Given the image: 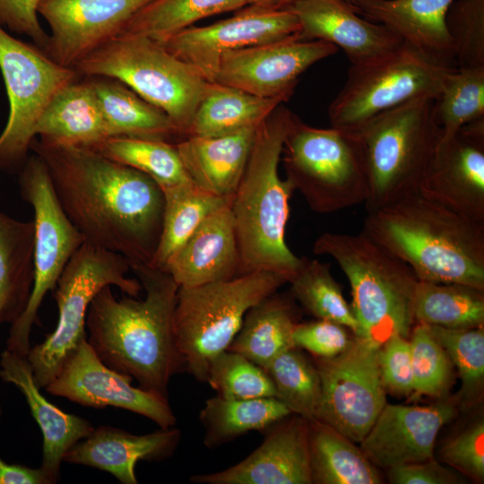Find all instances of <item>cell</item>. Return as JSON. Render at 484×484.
Wrapping results in <instances>:
<instances>
[{
  "mask_svg": "<svg viewBox=\"0 0 484 484\" xmlns=\"http://www.w3.org/2000/svg\"><path fill=\"white\" fill-rule=\"evenodd\" d=\"M56 196L86 243L150 264L162 230L165 199L150 177L91 149L34 138Z\"/></svg>",
  "mask_w": 484,
  "mask_h": 484,
  "instance_id": "1",
  "label": "cell"
},
{
  "mask_svg": "<svg viewBox=\"0 0 484 484\" xmlns=\"http://www.w3.org/2000/svg\"><path fill=\"white\" fill-rule=\"evenodd\" d=\"M129 265L145 291L144 298H117L111 286L101 289L87 311V341L108 367L168 398L171 377L185 370L173 331L179 287L161 269Z\"/></svg>",
  "mask_w": 484,
  "mask_h": 484,
  "instance_id": "2",
  "label": "cell"
},
{
  "mask_svg": "<svg viewBox=\"0 0 484 484\" xmlns=\"http://www.w3.org/2000/svg\"><path fill=\"white\" fill-rule=\"evenodd\" d=\"M361 233L406 264L419 281L484 290V221L416 193L368 212Z\"/></svg>",
  "mask_w": 484,
  "mask_h": 484,
  "instance_id": "3",
  "label": "cell"
},
{
  "mask_svg": "<svg viewBox=\"0 0 484 484\" xmlns=\"http://www.w3.org/2000/svg\"><path fill=\"white\" fill-rule=\"evenodd\" d=\"M293 113L279 105L257 127L249 158L231 199L238 253V276L272 272L290 278L297 256L285 240L289 201L295 191L279 175L283 142Z\"/></svg>",
  "mask_w": 484,
  "mask_h": 484,
  "instance_id": "4",
  "label": "cell"
},
{
  "mask_svg": "<svg viewBox=\"0 0 484 484\" xmlns=\"http://www.w3.org/2000/svg\"><path fill=\"white\" fill-rule=\"evenodd\" d=\"M315 255L333 258L349 280L359 336L380 348L391 337L410 338L418 279L403 262L364 234H321Z\"/></svg>",
  "mask_w": 484,
  "mask_h": 484,
  "instance_id": "5",
  "label": "cell"
},
{
  "mask_svg": "<svg viewBox=\"0 0 484 484\" xmlns=\"http://www.w3.org/2000/svg\"><path fill=\"white\" fill-rule=\"evenodd\" d=\"M434 99H411L356 131L367 177V213L419 193L441 140Z\"/></svg>",
  "mask_w": 484,
  "mask_h": 484,
  "instance_id": "6",
  "label": "cell"
},
{
  "mask_svg": "<svg viewBox=\"0 0 484 484\" xmlns=\"http://www.w3.org/2000/svg\"><path fill=\"white\" fill-rule=\"evenodd\" d=\"M288 282L286 275L255 272L179 287L173 331L184 369L197 381L206 382L212 361L228 349L249 308Z\"/></svg>",
  "mask_w": 484,
  "mask_h": 484,
  "instance_id": "7",
  "label": "cell"
},
{
  "mask_svg": "<svg viewBox=\"0 0 484 484\" xmlns=\"http://www.w3.org/2000/svg\"><path fill=\"white\" fill-rule=\"evenodd\" d=\"M81 75L119 81L163 111L185 138L208 81L158 41L118 35L76 63Z\"/></svg>",
  "mask_w": 484,
  "mask_h": 484,
  "instance_id": "8",
  "label": "cell"
},
{
  "mask_svg": "<svg viewBox=\"0 0 484 484\" xmlns=\"http://www.w3.org/2000/svg\"><path fill=\"white\" fill-rule=\"evenodd\" d=\"M281 155L287 179L313 211L332 213L366 201L367 170L355 132L313 127L293 113Z\"/></svg>",
  "mask_w": 484,
  "mask_h": 484,
  "instance_id": "9",
  "label": "cell"
},
{
  "mask_svg": "<svg viewBox=\"0 0 484 484\" xmlns=\"http://www.w3.org/2000/svg\"><path fill=\"white\" fill-rule=\"evenodd\" d=\"M129 270L123 255L86 242L71 257L52 290L58 310L56 326L41 343L30 347L26 356L40 389L54 379L68 355L87 338V311L101 289L116 286L128 296L138 297L143 287L137 278L126 276Z\"/></svg>",
  "mask_w": 484,
  "mask_h": 484,
  "instance_id": "10",
  "label": "cell"
},
{
  "mask_svg": "<svg viewBox=\"0 0 484 484\" xmlns=\"http://www.w3.org/2000/svg\"><path fill=\"white\" fill-rule=\"evenodd\" d=\"M453 69L404 42L374 60L351 65L343 87L329 106L331 126L356 131L411 99H435Z\"/></svg>",
  "mask_w": 484,
  "mask_h": 484,
  "instance_id": "11",
  "label": "cell"
},
{
  "mask_svg": "<svg viewBox=\"0 0 484 484\" xmlns=\"http://www.w3.org/2000/svg\"><path fill=\"white\" fill-rule=\"evenodd\" d=\"M18 181L21 194L34 214V281L25 310L11 324L6 349L26 357L45 296L55 289L65 265L85 241L62 209L46 165L37 154L26 159Z\"/></svg>",
  "mask_w": 484,
  "mask_h": 484,
  "instance_id": "12",
  "label": "cell"
},
{
  "mask_svg": "<svg viewBox=\"0 0 484 484\" xmlns=\"http://www.w3.org/2000/svg\"><path fill=\"white\" fill-rule=\"evenodd\" d=\"M0 71L9 101L8 119L0 134V170L13 171L21 169L28 158L36 125L48 104L81 74L1 26Z\"/></svg>",
  "mask_w": 484,
  "mask_h": 484,
  "instance_id": "13",
  "label": "cell"
},
{
  "mask_svg": "<svg viewBox=\"0 0 484 484\" xmlns=\"http://www.w3.org/2000/svg\"><path fill=\"white\" fill-rule=\"evenodd\" d=\"M380 348L353 335L340 354L316 358L321 393L314 419L359 444L386 404Z\"/></svg>",
  "mask_w": 484,
  "mask_h": 484,
  "instance_id": "14",
  "label": "cell"
},
{
  "mask_svg": "<svg viewBox=\"0 0 484 484\" xmlns=\"http://www.w3.org/2000/svg\"><path fill=\"white\" fill-rule=\"evenodd\" d=\"M299 22L290 10L245 6L228 19L190 26L159 42L169 52L213 82L222 55L250 46L298 37Z\"/></svg>",
  "mask_w": 484,
  "mask_h": 484,
  "instance_id": "15",
  "label": "cell"
},
{
  "mask_svg": "<svg viewBox=\"0 0 484 484\" xmlns=\"http://www.w3.org/2000/svg\"><path fill=\"white\" fill-rule=\"evenodd\" d=\"M132 380L104 364L86 338L68 355L45 390L82 406L120 408L144 416L160 428L174 427L177 419L168 398L134 387Z\"/></svg>",
  "mask_w": 484,
  "mask_h": 484,
  "instance_id": "16",
  "label": "cell"
},
{
  "mask_svg": "<svg viewBox=\"0 0 484 484\" xmlns=\"http://www.w3.org/2000/svg\"><path fill=\"white\" fill-rule=\"evenodd\" d=\"M338 49L324 40H302L298 37L250 46L222 55L213 82L287 101L298 77Z\"/></svg>",
  "mask_w": 484,
  "mask_h": 484,
  "instance_id": "17",
  "label": "cell"
},
{
  "mask_svg": "<svg viewBox=\"0 0 484 484\" xmlns=\"http://www.w3.org/2000/svg\"><path fill=\"white\" fill-rule=\"evenodd\" d=\"M151 0H43L39 14L50 33L45 53L73 67L118 36L130 18Z\"/></svg>",
  "mask_w": 484,
  "mask_h": 484,
  "instance_id": "18",
  "label": "cell"
},
{
  "mask_svg": "<svg viewBox=\"0 0 484 484\" xmlns=\"http://www.w3.org/2000/svg\"><path fill=\"white\" fill-rule=\"evenodd\" d=\"M419 193L484 221V118L463 125L438 144Z\"/></svg>",
  "mask_w": 484,
  "mask_h": 484,
  "instance_id": "19",
  "label": "cell"
},
{
  "mask_svg": "<svg viewBox=\"0 0 484 484\" xmlns=\"http://www.w3.org/2000/svg\"><path fill=\"white\" fill-rule=\"evenodd\" d=\"M247 457L217 472L196 474L195 484H312L307 419L291 413L263 431Z\"/></svg>",
  "mask_w": 484,
  "mask_h": 484,
  "instance_id": "20",
  "label": "cell"
},
{
  "mask_svg": "<svg viewBox=\"0 0 484 484\" xmlns=\"http://www.w3.org/2000/svg\"><path fill=\"white\" fill-rule=\"evenodd\" d=\"M456 413L454 402L447 401L427 406L386 402L359 447L385 469L434 458L437 434Z\"/></svg>",
  "mask_w": 484,
  "mask_h": 484,
  "instance_id": "21",
  "label": "cell"
},
{
  "mask_svg": "<svg viewBox=\"0 0 484 484\" xmlns=\"http://www.w3.org/2000/svg\"><path fill=\"white\" fill-rule=\"evenodd\" d=\"M287 10L299 22V39L329 42L341 48L351 65L374 60L403 43L386 26L360 18L344 0H299Z\"/></svg>",
  "mask_w": 484,
  "mask_h": 484,
  "instance_id": "22",
  "label": "cell"
},
{
  "mask_svg": "<svg viewBox=\"0 0 484 484\" xmlns=\"http://www.w3.org/2000/svg\"><path fill=\"white\" fill-rule=\"evenodd\" d=\"M180 438V430L174 427L134 435L114 427L100 426L74 444L65 453L64 462L105 471L123 484H136V463L170 457Z\"/></svg>",
  "mask_w": 484,
  "mask_h": 484,
  "instance_id": "23",
  "label": "cell"
},
{
  "mask_svg": "<svg viewBox=\"0 0 484 484\" xmlns=\"http://www.w3.org/2000/svg\"><path fill=\"white\" fill-rule=\"evenodd\" d=\"M239 253L230 203L208 215L172 255L163 271L178 287L192 288L238 276Z\"/></svg>",
  "mask_w": 484,
  "mask_h": 484,
  "instance_id": "24",
  "label": "cell"
},
{
  "mask_svg": "<svg viewBox=\"0 0 484 484\" xmlns=\"http://www.w3.org/2000/svg\"><path fill=\"white\" fill-rule=\"evenodd\" d=\"M454 0H355L358 13L393 31L435 62L457 68L445 15Z\"/></svg>",
  "mask_w": 484,
  "mask_h": 484,
  "instance_id": "25",
  "label": "cell"
},
{
  "mask_svg": "<svg viewBox=\"0 0 484 484\" xmlns=\"http://www.w3.org/2000/svg\"><path fill=\"white\" fill-rule=\"evenodd\" d=\"M0 377L4 382L15 385L23 394L43 435L40 467L52 483H56L65 453L94 428L87 419L63 411L41 394L26 357L4 350L0 359Z\"/></svg>",
  "mask_w": 484,
  "mask_h": 484,
  "instance_id": "26",
  "label": "cell"
},
{
  "mask_svg": "<svg viewBox=\"0 0 484 484\" xmlns=\"http://www.w3.org/2000/svg\"><path fill=\"white\" fill-rule=\"evenodd\" d=\"M257 127L220 136H189L176 143L193 184L205 193L231 202L244 174Z\"/></svg>",
  "mask_w": 484,
  "mask_h": 484,
  "instance_id": "27",
  "label": "cell"
},
{
  "mask_svg": "<svg viewBox=\"0 0 484 484\" xmlns=\"http://www.w3.org/2000/svg\"><path fill=\"white\" fill-rule=\"evenodd\" d=\"M35 134L44 143L88 149L108 138L89 77L78 79L55 96L39 119Z\"/></svg>",
  "mask_w": 484,
  "mask_h": 484,
  "instance_id": "28",
  "label": "cell"
},
{
  "mask_svg": "<svg viewBox=\"0 0 484 484\" xmlns=\"http://www.w3.org/2000/svg\"><path fill=\"white\" fill-rule=\"evenodd\" d=\"M298 323L294 298L277 290L249 308L227 350L264 369L278 355L295 347L292 335Z\"/></svg>",
  "mask_w": 484,
  "mask_h": 484,
  "instance_id": "29",
  "label": "cell"
},
{
  "mask_svg": "<svg viewBox=\"0 0 484 484\" xmlns=\"http://www.w3.org/2000/svg\"><path fill=\"white\" fill-rule=\"evenodd\" d=\"M281 98L259 97L235 87L209 82L186 137L220 136L257 127L281 104Z\"/></svg>",
  "mask_w": 484,
  "mask_h": 484,
  "instance_id": "30",
  "label": "cell"
},
{
  "mask_svg": "<svg viewBox=\"0 0 484 484\" xmlns=\"http://www.w3.org/2000/svg\"><path fill=\"white\" fill-rule=\"evenodd\" d=\"M34 281V223L0 211V325L13 324L29 302Z\"/></svg>",
  "mask_w": 484,
  "mask_h": 484,
  "instance_id": "31",
  "label": "cell"
},
{
  "mask_svg": "<svg viewBox=\"0 0 484 484\" xmlns=\"http://www.w3.org/2000/svg\"><path fill=\"white\" fill-rule=\"evenodd\" d=\"M96 92L108 137L169 142L179 137L169 117L117 80L87 76Z\"/></svg>",
  "mask_w": 484,
  "mask_h": 484,
  "instance_id": "32",
  "label": "cell"
},
{
  "mask_svg": "<svg viewBox=\"0 0 484 484\" xmlns=\"http://www.w3.org/2000/svg\"><path fill=\"white\" fill-rule=\"evenodd\" d=\"M312 481L315 484H381L383 477L361 448L334 428L307 419Z\"/></svg>",
  "mask_w": 484,
  "mask_h": 484,
  "instance_id": "33",
  "label": "cell"
},
{
  "mask_svg": "<svg viewBox=\"0 0 484 484\" xmlns=\"http://www.w3.org/2000/svg\"><path fill=\"white\" fill-rule=\"evenodd\" d=\"M291 414L276 397L225 399L218 395L205 401L199 413L204 429L203 445L215 448L251 431H264Z\"/></svg>",
  "mask_w": 484,
  "mask_h": 484,
  "instance_id": "34",
  "label": "cell"
},
{
  "mask_svg": "<svg viewBox=\"0 0 484 484\" xmlns=\"http://www.w3.org/2000/svg\"><path fill=\"white\" fill-rule=\"evenodd\" d=\"M414 319L417 324L450 329L483 326L484 290L460 283L418 281Z\"/></svg>",
  "mask_w": 484,
  "mask_h": 484,
  "instance_id": "35",
  "label": "cell"
},
{
  "mask_svg": "<svg viewBox=\"0 0 484 484\" xmlns=\"http://www.w3.org/2000/svg\"><path fill=\"white\" fill-rule=\"evenodd\" d=\"M165 205L162 230L151 266L163 269L172 255L218 208L230 201L203 192L192 182L162 190Z\"/></svg>",
  "mask_w": 484,
  "mask_h": 484,
  "instance_id": "36",
  "label": "cell"
},
{
  "mask_svg": "<svg viewBox=\"0 0 484 484\" xmlns=\"http://www.w3.org/2000/svg\"><path fill=\"white\" fill-rule=\"evenodd\" d=\"M246 5L247 0H151L130 18L119 35L160 42L200 20Z\"/></svg>",
  "mask_w": 484,
  "mask_h": 484,
  "instance_id": "37",
  "label": "cell"
},
{
  "mask_svg": "<svg viewBox=\"0 0 484 484\" xmlns=\"http://www.w3.org/2000/svg\"><path fill=\"white\" fill-rule=\"evenodd\" d=\"M90 149L144 173L162 190L192 182L176 144L170 142L108 137Z\"/></svg>",
  "mask_w": 484,
  "mask_h": 484,
  "instance_id": "38",
  "label": "cell"
},
{
  "mask_svg": "<svg viewBox=\"0 0 484 484\" xmlns=\"http://www.w3.org/2000/svg\"><path fill=\"white\" fill-rule=\"evenodd\" d=\"M288 283L290 295L307 313L316 319L338 323L358 335V321L328 264L303 256Z\"/></svg>",
  "mask_w": 484,
  "mask_h": 484,
  "instance_id": "39",
  "label": "cell"
},
{
  "mask_svg": "<svg viewBox=\"0 0 484 484\" xmlns=\"http://www.w3.org/2000/svg\"><path fill=\"white\" fill-rule=\"evenodd\" d=\"M433 115L441 131L440 143L463 125L484 118V66L453 69L433 100Z\"/></svg>",
  "mask_w": 484,
  "mask_h": 484,
  "instance_id": "40",
  "label": "cell"
},
{
  "mask_svg": "<svg viewBox=\"0 0 484 484\" xmlns=\"http://www.w3.org/2000/svg\"><path fill=\"white\" fill-rule=\"evenodd\" d=\"M264 370L272 379L276 398L291 413L314 419L318 406L321 381L315 363L297 347L278 355Z\"/></svg>",
  "mask_w": 484,
  "mask_h": 484,
  "instance_id": "41",
  "label": "cell"
},
{
  "mask_svg": "<svg viewBox=\"0 0 484 484\" xmlns=\"http://www.w3.org/2000/svg\"><path fill=\"white\" fill-rule=\"evenodd\" d=\"M206 382L225 399L276 397L274 385L263 367L228 350L213 359Z\"/></svg>",
  "mask_w": 484,
  "mask_h": 484,
  "instance_id": "42",
  "label": "cell"
},
{
  "mask_svg": "<svg viewBox=\"0 0 484 484\" xmlns=\"http://www.w3.org/2000/svg\"><path fill=\"white\" fill-rule=\"evenodd\" d=\"M447 352L462 380V396L472 403L483 387L484 331L483 326L470 329H450L426 324Z\"/></svg>",
  "mask_w": 484,
  "mask_h": 484,
  "instance_id": "43",
  "label": "cell"
},
{
  "mask_svg": "<svg viewBox=\"0 0 484 484\" xmlns=\"http://www.w3.org/2000/svg\"><path fill=\"white\" fill-rule=\"evenodd\" d=\"M413 393L442 398L453 382L452 361L428 326L417 324L410 335Z\"/></svg>",
  "mask_w": 484,
  "mask_h": 484,
  "instance_id": "44",
  "label": "cell"
},
{
  "mask_svg": "<svg viewBox=\"0 0 484 484\" xmlns=\"http://www.w3.org/2000/svg\"><path fill=\"white\" fill-rule=\"evenodd\" d=\"M445 24L457 68L484 66V0H454Z\"/></svg>",
  "mask_w": 484,
  "mask_h": 484,
  "instance_id": "45",
  "label": "cell"
},
{
  "mask_svg": "<svg viewBox=\"0 0 484 484\" xmlns=\"http://www.w3.org/2000/svg\"><path fill=\"white\" fill-rule=\"evenodd\" d=\"M442 460L457 471L480 483L484 480V422L478 419L443 445Z\"/></svg>",
  "mask_w": 484,
  "mask_h": 484,
  "instance_id": "46",
  "label": "cell"
},
{
  "mask_svg": "<svg viewBox=\"0 0 484 484\" xmlns=\"http://www.w3.org/2000/svg\"><path fill=\"white\" fill-rule=\"evenodd\" d=\"M347 329L338 323L322 319L298 323L293 331V343L315 358H332L341 353L350 343L353 337Z\"/></svg>",
  "mask_w": 484,
  "mask_h": 484,
  "instance_id": "47",
  "label": "cell"
},
{
  "mask_svg": "<svg viewBox=\"0 0 484 484\" xmlns=\"http://www.w3.org/2000/svg\"><path fill=\"white\" fill-rule=\"evenodd\" d=\"M379 366L386 393L399 397L413 393V374L409 338L391 337L379 350Z\"/></svg>",
  "mask_w": 484,
  "mask_h": 484,
  "instance_id": "48",
  "label": "cell"
},
{
  "mask_svg": "<svg viewBox=\"0 0 484 484\" xmlns=\"http://www.w3.org/2000/svg\"><path fill=\"white\" fill-rule=\"evenodd\" d=\"M43 0H0V26L26 35L34 45L45 50L48 34L39 21V7Z\"/></svg>",
  "mask_w": 484,
  "mask_h": 484,
  "instance_id": "49",
  "label": "cell"
},
{
  "mask_svg": "<svg viewBox=\"0 0 484 484\" xmlns=\"http://www.w3.org/2000/svg\"><path fill=\"white\" fill-rule=\"evenodd\" d=\"M393 484H456L463 479L454 470L443 466L434 458L387 469Z\"/></svg>",
  "mask_w": 484,
  "mask_h": 484,
  "instance_id": "50",
  "label": "cell"
},
{
  "mask_svg": "<svg viewBox=\"0 0 484 484\" xmlns=\"http://www.w3.org/2000/svg\"><path fill=\"white\" fill-rule=\"evenodd\" d=\"M0 484H53L41 468L9 464L0 458Z\"/></svg>",
  "mask_w": 484,
  "mask_h": 484,
  "instance_id": "51",
  "label": "cell"
},
{
  "mask_svg": "<svg viewBox=\"0 0 484 484\" xmlns=\"http://www.w3.org/2000/svg\"><path fill=\"white\" fill-rule=\"evenodd\" d=\"M299 0H247V5L263 10H285Z\"/></svg>",
  "mask_w": 484,
  "mask_h": 484,
  "instance_id": "52",
  "label": "cell"
},
{
  "mask_svg": "<svg viewBox=\"0 0 484 484\" xmlns=\"http://www.w3.org/2000/svg\"><path fill=\"white\" fill-rule=\"evenodd\" d=\"M349 4H351L355 0H344Z\"/></svg>",
  "mask_w": 484,
  "mask_h": 484,
  "instance_id": "53",
  "label": "cell"
},
{
  "mask_svg": "<svg viewBox=\"0 0 484 484\" xmlns=\"http://www.w3.org/2000/svg\"><path fill=\"white\" fill-rule=\"evenodd\" d=\"M1 416H2V409H1V406H0V419H1Z\"/></svg>",
  "mask_w": 484,
  "mask_h": 484,
  "instance_id": "54",
  "label": "cell"
}]
</instances>
